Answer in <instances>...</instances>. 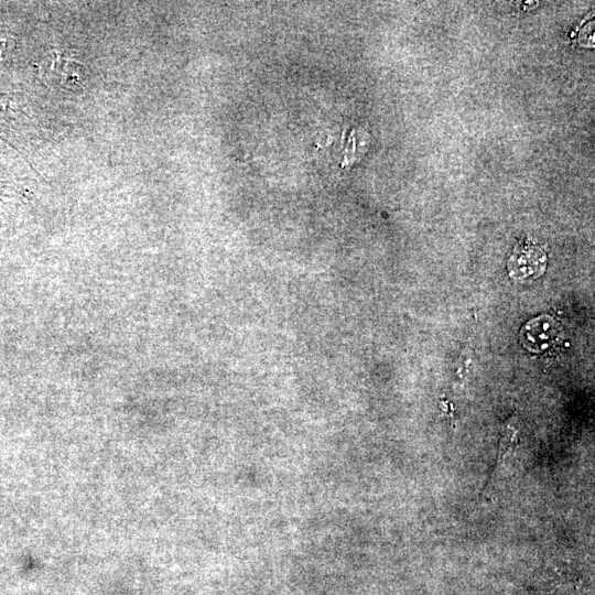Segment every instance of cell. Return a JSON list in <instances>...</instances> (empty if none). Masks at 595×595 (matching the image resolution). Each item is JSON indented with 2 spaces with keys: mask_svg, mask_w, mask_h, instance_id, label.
Masks as SVG:
<instances>
[{
  "mask_svg": "<svg viewBox=\"0 0 595 595\" xmlns=\"http://www.w3.org/2000/svg\"><path fill=\"white\" fill-rule=\"evenodd\" d=\"M518 444L519 441L517 436V430L511 424H508L499 440L496 462L493 472L490 473V476L486 482V487L488 486L494 474H496V472L498 470L499 466L505 462L506 457L508 455H511L517 450Z\"/></svg>",
  "mask_w": 595,
  "mask_h": 595,
  "instance_id": "obj_4",
  "label": "cell"
},
{
  "mask_svg": "<svg viewBox=\"0 0 595 595\" xmlns=\"http://www.w3.org/2000/svg\"><path fill=\"white\" fill-rule=\"evenodd\" d=\"M559 329L555 321L550 316H539L528 322L521 331V342L531 351H542L550 347Z\"/></svg>",
  "mask_w": 595,
  "mask_h": 595,
  "instance_id": "obj_1",
  "label": "cell"
},
{
  "mask_svg": "<svg viewBox=\"0 0 595 595\" xmlns=\"http://www.w3.org/2000/svg\"><path fill=\"white\" fill-rule=\"evenodd\" d=\"M84 66L75 61L55 55L47 61V79L63 88H75L85 80Z\"/></svg>",
  "mask_w": 595,
  "mask_h": 595,
  "instance_id": "obj_3",
  "label": "cell"
},
{
  "mask_svg": "<svg viewBox=\"0 0 595 595\" xmlns=\"http://www.w3.org/2000/svg\"><path fill=\"white\" fill-rule=\"evenodd\" d=\"M545 266V256L543 251L532 245H522L515 251L510 258L509 269L510 274L518 278H528L539 275Z\"/></svg>",
  "mask_w": 595,
  "mask_h": 595,
  "instance_id": "obj_2",
  "label": "cell"
}]
</instances>
